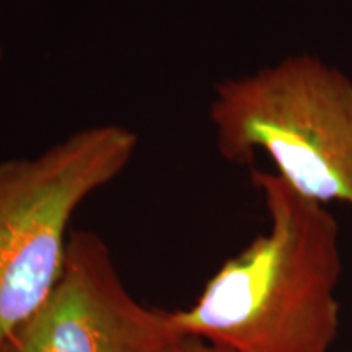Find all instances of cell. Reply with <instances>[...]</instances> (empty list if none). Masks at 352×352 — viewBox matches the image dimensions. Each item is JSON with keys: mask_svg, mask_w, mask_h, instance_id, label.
I'll list each match as a JSON object with an SVG mask.
<instances>
[{"mask_svg": "<svg viewBox=\"0 0 352 352\" xmlns=\"http://www.w3.org/2000/svg\"><path fill=\"white\" fill-rule=\"evenodd\" d=\"M138 145L129 127L96 124L0 164V351L56 287L74 212L127 168Z\"/></svg>", "mask_w": 352, "mask_h": 352, "instance_id": "3957f363", "label": "cell"}, {"mask_svg": "<svg viewBox=\"0 0 352 352\" xmlns=\"http://www.w3.org/2000/svg\"><path fill=\"white\" fill-rule=\"evenodd\" d=\"M270 230L210 277L178 331L236 352H331L340 336V226L276 173L253 170Z\"/></svg>", "mask_w": 352, "mask_h": 352, "instance_id": "6da1fadb", "label": "cell"}, {"mask_svg": "<svg viewBox=\"0 0 352 352\" xmlns=\"http://www.w3.org/2000/svg\"><path fill=\"white\" fill-rule=\"evenodd\" d=\"M0 60H2V47H0Z\"/></svg>", "mask_w": 352, "mask_h": 352, "instance_id": "8992f818", "label": "cell"}, {"mask_svg": "<svg viewBox=\"0 0 352 352\" xmlns=\"http://www.w3.org/2000/svg\"><path fill=\"white\" fill-rule=\"evenodd\" d=\"M160 352H236V351L214 344V342L202 340V338L188 336V334H184V336H179L178 340L170 342L168 346H165Z\"/></svg>", "mask_w": 352, "mask_h": 352, "instance_id": "5b68a950", "label": "cell"}, {"mask_svg": "<svg viewBox=\"0 0 352 352\" xmlns=\"http://www.w3.org/2000/svg\"><path fill=\"white\" fill-rule=\"evenodd\" d=\"M179 336L173 311L131 296L100 235L77 230L56 287L0 352H160Z\"/></svg>", "mask_w": 352, "mask_h": 352, "instance_id": "277c9868", "label": "cell"}, {"mask_svg": "<svg viewBox=\"0 0 352 352\" xmlns=\"http://www.w3.org/2000/svg\"><path fill=\"white\" fill-rule=\"evenodd\" d=\"M220 157L252 165L266 153L294 191L352 208V80L311 54L285 57L214 88Z\"/></svg>", "mask_w": 352, "mask_h": 352, "instance_id": "7a4b0ae2", "label": "cell"}]
</instances>
